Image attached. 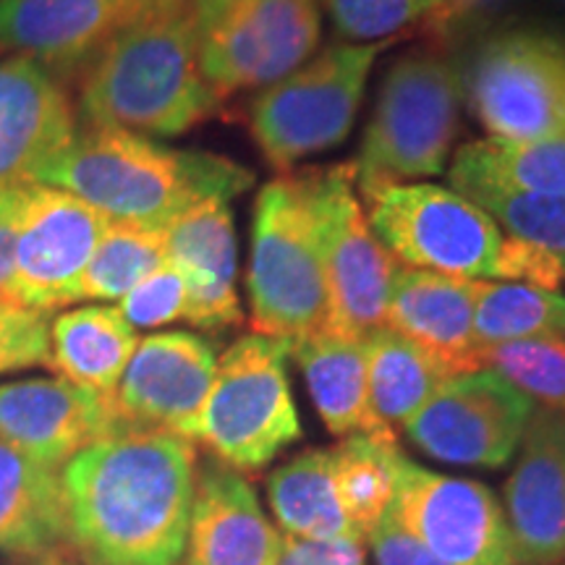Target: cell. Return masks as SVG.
Here are the masks:
<instances>
[{
    "instance_id": "obj_1",
    "label": "cell",
    "mask_w": 565,
    "mask_h": 565,
    "mask_svg": "<svg viewBox=\"0 0 565 565\" xmlns=\"http://www.w3.org/2000/svg\"><path fill=\"white\" fill-rule=\"evenodd\" d=\"M194 443L121 429L61 469L66 534L89 565H179L196 482Z\"/></svg>"
},
{
    "instance_id": "obj_2",
    "label": "cell",
    "mask_w": 565,
    "mask_h": 565,
    "mask_svg": "<svg viewBox=\"0 0 565 565\" xmlns=\"http://www.w3.org/2000/svg\"><path fill=\"white\" fill-rule=\"evenodd\" d=\"M32 181L79 196L110 221L166 228L196 202L244 194L254 173L221 154L173 150L134 131L87 126L42 162Z\"/></svg>"
},
{
    "instance_id": "obj_3",
    "label": "cell",
    "mask_w": 565,
    "mask_h": 565,
    "mask_svg": "<svg viewBox=\"0 0 565 565\" xmlns=\"http://www.w3.org/2000/svg\"><path fill=\"white\" fill-rule=\"evenodd\" d=\"M76 110L87 126L175 137L212 116L189 0H168L105 42L79 68Z\"/></svg>"
},
{
    "instance_id": "obj_4",
    "label": "cell",
    "mask_w": 565,
    "mask_h": 565,
    "mask_svg": "<svg viewBox=\"0 0 565 565\" xmlns=\"http://www.w3.org/2000/svg\"><path fill=\"white\" fill-rule=\"evenodd\" d=\"M372 231L401 265L466 280H511L557 291L553 254L511 238L479 204L435 183H401L366 204Z\"/></svg>"
},
{
    "instance_id": "obj_5",
    "label": "cell",
    "mask_w": 565,
    "mask_h": 565,
    "mask_svg": "<svg viewBox=\"0 0 565 565\" xmlns=\"http://www.w3.org/2000/svg\"><path fill=\"white\" fill-rule=\"evenodd\" d=\"M461 66L450 51L427 42L395 58L353 160L362 202L401 183L440 175L461 129Z\"/></svg>"
},
{
    "instance_id": "obj_6",
    "label": "cell",
    "mask_w": 565,
    "mask_h": 565,
    "mask_svg": "<svg viewBox=\"0 0 565 565\" xmlns=\"http://www.w3.org/2000/svg\"><path fill=\"white\" fill-rule=\"evenodd\" d=\"M246 291L254 333L299 341L324 330L328 282L301 171L259 189Z\"/></svg>"
},
{
    "instance_id": "obj_7",
    "label": "cell",
    "mask_w": 565,
    "mask_h": 565,
    "mask_svg": "<svg viewBox=\"0 0 565 565\" xmlns=\"http://www.w3.org/2000/svg\"><path fill=\"white\" fill-rule=\"evenodd\" d=\"M291 341L244 335L217 359L196 440L236 471H257L301 437L291 383Z\"/></svg>"
},
{
    "instance_id": "obj_8",
    "label": "cell",
    "mask_w": 565,
    "mask_h": 565,
    "mask_svg": "<svg viewBox=\"0 0 565 565\" xmlns=\"http://www.w3.org/2000/svg\"><path fill=\"white\" fill-rule=\"evenodd\" d=\"M393 42H333L273 87L259 89L249 103V129L267 162L288 171L294 162L341 145L356 121L374 61Z\"/></svg>"
},
{
    "instance_id": "obj_9",
    "label": "cell",
    "mask_w": 565,
    "mask_h": 565,
    "mask_svg": "<svg viewBox=\"0 0 565 565\" xmlns=\"http://www.w3.org/2000/svg\"><path fill=\"white\" fill-rule=\"evenodd\" d=\"M301 179L312 204L328 282L324 330L366 341L385 328L395 275L404 265L366 221L353 162L307 168Z\"/></svg>"
},
{
    "instance_id": "obj_10",
    "label": "cell",
    "mask_w": 565,
    "mask_h": 565,
    "mask_svg": "<svg viewBox=\"0 0 565 565\" xmlns=\"http://www.w3.org/2000/svg\"><path fill=\"white\" fill-rule=\"evenodd\" d=\"M463 103L490 139L565 134V40L540 30H492L458 61Z\"/></svg>"
},
{
    "instance_id": "obj_11",
    "label": "cell",
    "mask_w": 565,
    "mask_h": 565,
    "mask_svg": "<svg viewBox=\"0 0 565 565\" xmlns=\"http://www.w3.org/2000/svg\"><path fill=\"white\" fill-rule=\"evenodd\" d=\"M196 58L217 97L267 89L320 45L317 0H189Z\"/></svg>"
},
{
    "instance_id": "obj_12",
    "label": "cell",
    "mask_w": 565,
    "mask_h": 565,
    "mask_svg": "<svg viewBox=\"0 0 565 565\" xmlns=\"http://www.w3.org/2000/svg\"><path fill=\"white\" fill-rule=\"evenodd\" d=\"M534 404L490 370L456 374L404 424L408 440L437 461L500 469L519 450Z\"/></svg>"
},
{
    "instance_id": "obj_13",
    "label": "cell",
    "mask_w": 565,
    "mask_h": 565,
    "mask_svg": "<svg viewBox=\"0 0 565 565\" xmlns=\"http://www.w3.org/2000/svg\"><path fill=\"white\" fill-rule=\"evenodd\" d=\"M387 513L445 563L515 565L503 505L475 479L437 475L401 454Z\"/></svg>"
},
{
    "instance_id": "obj_14",
    "label": "cell",
    "mask_w": 565,
    "mask_h": 565,
    "mask_svg": "<svg viewBox=\"0 0 565 565\" xmlns=\"http://www.w3.org/2000/svg\"><path fill=\"white\" fill-rule=\"evenodd\" d=\"M110 217L79 196L45 183H21L17 288L21 303L42 312L79 301V282Z\"/></svg>"
},
{
    "instance_id": "obj_15",
    "label": "cell",
    "mask_w": 565,
    "mask_h": 565,
    "mask_svg": "<svg viewBox=\"0 0 565 565\" xmlns=\"http://www.w3.org/2000/svg\"><path fill=\"white\" fill-rule=\"evenodd\" d=\"M215 366V349L196 333L171 330L141 338L113 393L121 427L171 433L194 443Z\"/></svg>"
},
{
    "instance_id": "obj_16",
    "label": "cell",
    "mask_w": 565,
    "mask_h": 565,
    "mask_svg": "<svg viewBox=\"0 0 565 565\" xmlns=\"http://www.w3.org/2000/svg\"><path fill=\"white\" fill-rule=\"evenodd\" d=\"M505 508L515 565H565V414L534 406Z\"/></svg>"
},
{
    "instance_id": "obj_17",
    "label": "cell",
    "mask_w": 565,
    "mask_h": 565,
    "mask_svg": "<svg viewBox=\"0 0 565 565\" xmlns=\"http://www.w3.org/2000/svg\"><path fill=\"white\" fill-rule=\"evenodd\" d=\"M113 395H97L68 380H24L0 385V440L63 469L87 445L121 433Z\"/></svg>"
},
{
    "instance_id": "obj_18",
    "label": "cell",
    "mask_w": 565,
    "mask_h": 565,
    "mask_svg": "<svg viewBox=\"0 0 565 565\" xmlns=\"http://www.w3.org/2000/svg\"><path fill=\"white\" fill-rule=\"evenodd\" d=\"M168 0H0V51L79 71L134 21Z\"/></svg>"
},
{
    "instance_id": "obj_19",
    "label": "cell",
    "mask_w": 565,
    "mask_h": 565,
    "mask_svg": "<svg viewBox=\"0 0 565 565\" xmlns=\"http://www.w3.org/2000/svg\"><path fill=\"white\" fill-rule=\"evenodd\" d=\"M76 134V108L45 63L0 61V189L32 181L45 160Z\"/></svg>"
},
{
    "instance_id": "obj_20",
    "label": "cell",
    "mask_w": 565,
    "mask_h": 565,
    "mask_svg": "<svg viewBox=\"0 0 565 565\" xmlns=\"http://www.w3.org/2000/svg\"><path fill=\"white\" fill-rule=\"evenodd\" d=\"M162 231L168 265L186 286L183 320L200 330H225L244 322L236 294L238 249L228 202H196Z\"/></svg>"
},
{
    "instance_id": "obj_21",
    "label": "cell",
    "mask_w": 565,
    "mask_h": 565,
    "mask_svg": "<svg viewBox=\"0 0 565 565\" xmlns=\"http://www.w3.org/2000/svg\"><path fill=\"white\" fill-rule=\"evenodd\" d=\"M282 534L252 484L223 461H207L194 482L186 565H278Z\"/></svg>"
},
{
    "instance_id": "obj_22",
    "label": "cell",
    "mask_w": 565,
    "mask_h": 565,
    "mask_svg": "<svg viewBox=\"0 0 565 565\" xmlns=\"http://www.w3.org/2000/svg\"><path fill=\"white\" fill-rule=\"evenodd\" d=\"M475 301L477 280L404 265L395 275L385 328L433 353L454 377L479 372Z\"/></svg>"
},
{
    "instance_id": "obj_23",
    "label": "cell",
    "mask_w": 565,
    "mask_h": 565,
    "mask_svg": "<svg viewBox=\"0 0 565 565\" xmlns=\"http://www.w3.org/2000/svg\"><path fill=\"white\" fill-rule=\"evenodd\" d=\"M317 414L324 427L338 437L366 435L374 440L395 443V433L377 422L370 406L366 380V341L320 330L291 341Z\"/></svg>"
},
{
    "instance_id": "obj_24",
    "label": "cell",
    "mask_w": 565,
    "mask_h": 565,
    "mask_svg": "<svg viewBox=\"0 0 565 565\" xmlns=\"http://www.w3.org/2000/svg\"><path fill=\"white\" fill-rule=\"evenodd\" d=\"M137 343V330L118 307L71 309L51 324V366L68 383L110 398Z\"/></svg>"
},
{
    "instance_id": "obj_25",
    "label": "cell",
    "mask_w": 565,
    "mask_h": 565,
    "mask_svg": "<svg viewBox=\"0 0 565 565\" xmlns=\"http://www.w3.org/2000/svg\"><path fill=\"white\" fill-rule=\"evenodd\" d=\"M63 534L61 469L0 440V550L42 553Z\"/></svg>"
},
{
    "instance_id": "obj_26",
    "label": "cell",
    "mask_w": 565,
    "mask_h": 565,
    "mask_svg": "<svg viewBox=\"0 0 565 565\" xmlns=\"http://www.w3.org/2000/svg\"><path fill=\"white\" fill-rule=\"evenodd\" d=\"M275 519L299 540H362L345 519L333 482V454L307 450L278 466L267 479Z\"/></svg>"
},
{
    "instance_id": "obj_27",
    "label": "cell",
    "mask_w": 565,
    "mask_h": 565,
    "mask_svg": "<svg viewBox=\"0 0 565 565\" xmlns=\"http://www.w3.org/2000/svg\"><path fill=\"white\" fill-rule=\"evenodd\" d=\"M450 377L454 374L433 353L391 328H380L366 338L370 406L377 422L393 433L395 424L412 419Z\"/></svg>"
},
{
    "instance_id": "obj_28",
    "label": "cell",
    "mask_w": 565,
    "mask_h": 565,
    "mask_svg": "<svg viewBox=\"0 0 565 565\" xmlns=\"http://www.w3.org/2000/svg\"><path fill=\"white\" fill-rule=\"evenodd\" d=\"M448 179H479L513 192L565 196V134L532 141H469L454 154Z\"/></svg>"
},
{
    "instance_id": "obj_29",
    "label": "cell",
    "mask_w": 565,
    "mask_h": 565,
    "mask_svg": "<svg viewBox=\"0 0 565 565\" xmlns=\"http://www.w3.org/2000/svg\"><path fill=\"white\" fill-rule=\"evenodd\" d=\"M333 454V482L341 508L359 536H370L385 519L395 498L398 443H383L366 435H349Z\"/></svg>"
},
{
    "instance_id": "obj_30",
    "label": "cell",
    "mask_w": 565,
    "mask_h": 565,
    "mask_svg": "<svg viewBox=\"0 0 565 565\" xmlns=\"http://www.w3.org/2000/svg\"><path fill=\"white\" fill-rule=\"evenodd\" d=\"M565 333V296L529 282L477 280L475 341L477 349Z\"/></svg>"
},
{
    "instance_id": "obj_31",
    "label": "cell",
    "mask_w": 565,
    "mask_h": 565,
    "mask_svg": "<svg viewBox=\"0 0 565 565\" xmlns=\"http://www.w3.org/2000/svg\"><path fill=\"white\" fill-rule=\"evenodd\" d=\"M162 265H168L166 231L110 221L82 275L79 301H121Z\"/></svg>"
},
{
    "instance_id": "obj_32",
    "label": "cell",
    "mask_w": 565,
    "mask_h": 565,
    "mask_svg": "<svg viewBox=\"0 0 565 565\" xmlns=\"http://www.w3.org/2000/svg\"><path fill=\"white\" fill-rule=\"evenodd\" d=\"M450 189L479 204L511 238L553 254L565 270V196L513 192L479 179H454Z\"/></svg>"
},
{
    "instance_id": "obj_33",
    "label": "cell",
    "mask_w": 565,
    "mask_h": 565,
    "mask_svg": "<svg viewBox=\"0 0 565 565\" xmlns=\"http://www.w3.org/2000/svg\"><path fill=\"white\" fill-rule=\"evenodd\" d=\"M479 366L500 374L534 406L565 414V333L490 345L479 351Z\"/></svg>"
},
{
    "instance_id": "obj_34",
    "label": "cell",
    "mask_w": 565,
    "mask_h": 565,
    "mask_svg": "<svg viewBox=\"0 0 565 565\" xmlns=\"http://www.w3.org/2000/svg\"><path fill=\"white\" fill-rule=\"evenodd\" d=\"M437 0H324L333 30L343 42L395 40L398 32L422 24Z\"/></svg>"
},
{
    "instance_id": "obj_35",
    "label": "cell",
    "mask_w": 565,
    "mask_h": 565,
    "mask_svg": "<svg viewBox=\"0 0 565 565\" xmlns=\"http://www.w3.org/2000/svg\"><path fill=\"white\" fill-rule=\"evenodd\" d=\"M51 315L24 303L0 301V374L51 366Z\"/></svg>"
},
{
    "instance_id": "obj_36",
    "label": "cell",
    "mask_w": 565,
    "mask_h": 565,
    "mask_svg": "<svg viewBox=\"0 0 565 565\" xmlns=\"http://www.w3.org/2000/svg\"><path fill=\"white\" fill-rule=\"evenodd\" d=\"M515 3L519 0H437L419 26L429 45L450 51L466 40L492 32Z\"/></svg>"
},
{
    "instance_id": "obj_37",
    "label": "cell",
    "mask_w": 565,
    "mask_h": 565,
    "mask_svg": "<svg viewBox=\"0 0 565 565\" xmlns=\"http://www.w3.org/2000/svg\"><path fill=\"white\" fill-rule=\"evenodd\" d=\"M118 312L124 320L137 328H166L183 320L186 312V286L181 275L171 265H162L160 270L147 275L139 286L118 301Z\"/></svg>"
},
{
    "instance_id": "obj_38",
    "label": "cell",
    "mask_w": 565,
    "mask_h": 565,
    "mask_svg": "<svg viewBox=\"0 0 565 565\" xmlns=\"http://www.w3.org/2000/svg\"><path fill=\"white\" fill-rule=\"evenodd\" d=\"M366 540H370L377 565H450L443 557H437L433 550L424 547L416 536L408 534L391 513L372 529Z\"/></svg>"
},
{
    "instance_id": "obj_39",
    "label": "cell",
    "mask_w": 565,
    "mask_h": 565,
    "mask_svg": "<svg viewBox=\"0 0 565 565\" xmlns=\"http://www.w3.org/2000/svg\"><path fill=\"white\" fill-rule=\"evenodd\" d=\"M21 183L0 189V301L21 303L17 288V228ZM26 307V303H24Z\"/></svg>"
},
{
    "instance_id": "obj_40",
    "label": "cell",
    "mask_w": 565,
    "mask_h": 565,
    "mask_svg": "<svg viewBox=\"0 0 565 565\" xmlns=\"http://www.w3.org/2000/svg\"><path fill=\"white\" fill-rule=\"evenodd\" d=\"M299 565H364L362 540H299L282 534Z\"/></svg>"
},
{
    "instance_id": "obj_41",
    "label": "cell",
    "mask_w": 565,
    "mask_h": 565,
    "mask_svg": "<svg viewBox=\"0 0 565 565\" xmlns=\"http://www.w3.org/2000/svg\"><path fill=\"white\" fill-rule=\"evenodd\" d=\"M553 3H555V6H561V9L565 11V0H553Z\"/></svg>"
},
{
    "instance_id": "obj_42",
    "label": "cell",
    "mask_w": 565,
    "mask_h": 565,
    "mask_svg": "<svg viewBox=\"0 0 565 565\" xmlns=\"http://www.w3.org/2000/svg\"><path fill=\"white\" fill-rule=\"evenodd\" d=\"M47 565H71V563H47Z\"/></svg>"
}]
</instances>
